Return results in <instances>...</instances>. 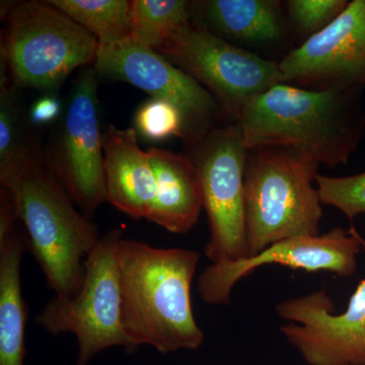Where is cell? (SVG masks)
Returning a JSON list of instances; mask_svg holds the SVG:
<instances>
[{"label": "cell", "mask_w": 365, "mask_h": 365, "mask_svg": "<svg viewBox=\"0 0 365 365\" xmlns=\"http://www.w3.org/2000/svg\"><path fill=\"white\" fill-rule=\"evenodd\" d=\"M359 93L274 86L250 102L237 121L245 148L290 151L331 169L345 165L364 135Z\"/></svg>", "instance_id": "obj_1"}, {"label": "cell", "mask_w": 365, "mask_h": 365, "mask_svg": "<svg viewBox=\"0 0 365 365\" xmlns=\"http://www.w3.org/2000/svg\"><path fill=\"white\" fill-rule=\"evenodd\" d=\"M122 327L133 348L193 350L204 334L194 317L191 287L200 256L189 249H160L121 239L116 248Z\"/></svg>", "instance_id": "obj_2"}, {"label": "cell", "mask_w": 365, "mask_h": 365, "mask_svg": "<svg viewBox=\"0 0 365 365\" xmlns=\"http://www.w3.org/2000/svg\"><path fill=\"white\" fill-rule=\"evenodd\" d=\"M0 184L13 197L48 287L55 297L71 299L83 284L86 258L100 242L97 227L78 211L47 155L37 148L1 173Z\"/></svg>", "instance_id": "obj_3"}, {"label": "cell", "mask_w": 365, "mask_h": 365, "mask_svg": "<svg viewBox=\"0 0 365 365\" xmlns=\"http://www.w3.org/2000/svg\"><path fill=\"white\" fill-rule=\"evenodd\" d=\"M319 165L278 148L250 150L245 170L248 258L275 242L319 235Z\"/></svg>", "instance_id": "obj_4"}, {"label": "cell", "mask_w": 365, "mask_h": 365, "mask_svg": "<svg viewBox=\"0 0 365 365\" xmlns=\"http://www.w3.org/2000/svg\"><path fill=\"white\" fill-rule=\"evenodd\" d=\"M98 40L47 1H21L9 13L1 60L19 86L58 90L78 68L95 63Z\"/></svg>", "instance_id": "obj_5"}, {"label": "cell", "mask_w": 365, "mask_h": 365, "mask_svg": "<svg viewBox=\"0 0 365 365\" xmlns=\"http://www.w3.org/2000/svg\"><path fill=\"white\" fill-rule=\"evenodd\" d=\"M120 230L101 237L85 262V276L78 294L68 299L54 297L35 321L47 332L72 333L78 340L76 365H88L108 348H133L122 327L121 287L117 263Z\"/></svg>", "instance_id": "obj_6"}, {"label": "cell", "mask_w": 365, "mask_h": 365, "mask_svg": "<svg viewBox=\"0 0 365 365\" xmlns=\"http://www.w3.org/2000/svg\"><path fill=\"white\" fill-rule=\"evenodd\" d=\"M192 144L191 160L200 178L210 228L206 257L212 264L248 258L245 170L249 151L239 124L211 127Z\"/></svg>", "instance_id": "obj_7"}, {"label": "cell", "mask_w": 365, "mask_h": 365, "mask_svg": "<svg viewBox=\"0 0 365 365\" xmlns=\"http://www.w3.org/2000/svg\"><path fill=\"white\" fill-rule=\"evenodd\" d=\"M158 52L200 83L235 122L254 98L283 83L279 62L230 44L199 20Z\"/></svg>", "instance_id": "obj_8"}, {"label": "cell", "mask_w": 365, "mask_h": 365, "mask_svg": "<svg viewBox=\"0 0 365 365\" xmlns=\"http://www.w3.org/2000/svg\"><path fill=\"white\" fill-rule=\"evenodd\" d=\"M98 74L86 67L74 81L61 128L47 158L81 212L90 220L107 202L103 134L98 121Z\"/></svg>", "instance_id": "obj_9"}, {"label": "cell", "mask_w": 365, "mask_h": 365, "mask_svg": "<svg viewBox=\"0 0 365 365\" xmlns=\"http://www.w3.org/2000/svg\"><path fill=\"white\" fill-rule=\"evenodd\" d=\"M365 252V240L360 235ZM289 322L280 332L309 365H365V279L351 295L347 309L335 314L326 289L292 297L275 307Z\"/></svg>", "instance_id": "obj_10"}, {"label": "cell", "mask_w": 365, "mask_h": 365, "mask_svg": "<svg viewBox=\"0 0 365 365\" xmlns=\"http://www.w3.org/2000/svg\"><path fill=\"white\" fill-rule=\"evenodd\" d=\"M362 245L356 228L336 227L318 235H302L275 242L251 258L227 263L211 264L201 274L198 292L212 306L228 304L239 281L263 266L278 265L307 272L326 271L350 277L357 269Z\"/></svg>", "instance_id": "obj_11"}, {"label": "cell", "mask_w": 365, "mask_h": 365, "mask_svg": "<svg viewBox=\"0 0 365 365\" xmlns=\"http://www.w3.org/2000/svg\"><path fill=\"white\" fill-rule=\"evenodd\" d=\"M93 69L98 76L130 83L176 106L186 125V143H195L211 128L218 110L215 98L155 50L131 40L100 46Z\"/></svg>", "instance_id": "obj_12"}, {"label": "cell", "mask_w": 365, "mask_h": 365, "mask_svg": "<svg viewBox=\"0 0 365 365\" xmlns=\"http://www.w3.org/2000/svg\"><path fill=\"white\" fill-rule=\"evenodd\" d=\"M283 83L307 90L359 91L365 86V0H353L321 32L279 62Z\"/></svg>", "instance_id": "obj_13"}, {"label": "cell", "mask_w": 365, "mask_h": 365, "mask_svg": "<svg viewBox=\"0 0 365 365\" xmlns=\"http://www.w3.org/2000/svg\"><path fill=\"white\" fill-rule=\"evenodd\" d=\"M107 202L133 220H148L157 180L148 150L139 146L135 129L110 125L103 134Z\"/></svg>", "instance_id": "obj_14"}, {"label": "cell", "mask_w": 365, "mask_h": 365, "mask_svg": "<svg viewBox=\"0 0 365 365\" xmlns=\"http://www.w3.org/2000/svg\"><path fill=\"white\" fill-rule=\"evenodd\" d=\"M155 180V201L148 220L173 234H186L195 227L203 209L200 178L191 158L150 148Z\"/></svg>", "instance_id": "obj_15"}, {"label": "cell", "mask_w": 365, "mask_h": 365, "mask_svg": "<svg viewBox=\"0 0 365 365\" xmlns=\"http://www.w3.org/2000/svg\"><path fill=\"white\" fill-rule=\"evenodd\" d=\"M30 250L19 225L0 239V365H24L28 307L21 290V260Z\"/></svg>", "instance_id": "obj_16"}, {"label": "cell", "mask_w": 365, "mask_h": 365, "mask_svg": "<svg viewBox=\"0 0 365 365\" xmlns=\"http://www.w3.org/2000/svg\"><path fill=\"white\" fill-rule=\"evenodd\" d=\"M196 7L204 26L232 39L266 44L282 35L280 2L275 0H205Z\"/></svg>", "instance_id": "obj_17"}, {"label": "cell", "mask_w": 365, "mask_h": 365, "mask_svg": "<svg viewBox=\"0 0 365 365\" xmlns=\"http://www.w3.org/2000/svg\"><path fill=\"white\" fill-rule=\"evenodd\" d=\"M48 4L86 29L100 46L130 40L133 1L129 0H49Z\"/></svg>", "instance_id": "obj_18"}, {"label": "cell", "mask_w": 365, "mask_h": 365, "mask_svg": "<svg viewBox=\"0 0 365 365\" xmlns=\"http://www.w3.org/2000/svg\"><path fill=\"white\" fill-rule=\"evenodd\" d=\"M184 0H134L131 41L158 51L191 21Z\"/></svg>", "instance_id": "obj_19"}, {"label": "cell", "mask_w": 365, "mask_h": 365, "mask_svg": "<svg viewBox=\"0 0 365 365\" xmlns=\"http://www.w3.org/2000/svg\"><path fill=\"white\" fill-rule=\"evenodd\" d=\"M0 71V174L13 169L32 153L36 146L25 143L20 114L13 88L9 86L6 66L1 60Z\"/></svg>", "instance_id": "obj_20"}, {"label": "cell", "mask_w": 365, "mask_h": 365, "mask_svg": "<svg viewBox=\"0 0 365 365\" xmlns=\"http://www.w3.org/2000/svg\"><path fill=\"white\" fill-rule=\"evenodd\" d=\"M137 133L150 141L177 136L186 141V125L181 111L167 101L150 98L137 109L134 116Z\"/></svg>", "instance_id": "obj_21"}, {"label": "cell", "mask_w": 365, "mask_h": 365, "mask_svg": "<svg viewBox=\"0 0 365 365\" xmlns=\"http://www.w3.org/2000/svg\"><path fill=\"white\" fill-rule=\"evenodd\" d=\"M314 182L324 205L339 209L350 222L365 215V172L338 178L317 174Z\"/></svg>", "instance_id": "obj_22"}, {"label": "cell", "mask_w": 365, "mask_h": 365, "mask_svg": "<svg viewBox=\"0 0 365 365\" xmlns=\"http://www.w3.org/2000/svg\"><path fill=\"white\" fill-rule=\"evenodd\" d=\"M348 4L346 0H290L287 7L295 28L309 38L335 21Z\"/></svg>", "instance_id": "obj_23"}, {"label": "cell", "mask_w": 365, "mask_h": 365, "mask_svg": "<svg viewBox=\"0 0 365 365\" xmlns=\"http://www.w3.org/2000/svg\"><path fill=\"white\" fill-rule=\"evenodd\" d=\"M61 104L52 93H47L38 98L31 108L30 119L33 124L47 125L59 117L61 113Z\"/></svg>", "instance_id": "obj_24"}]
</instances>
